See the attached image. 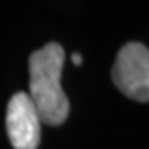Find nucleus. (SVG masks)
Listing matches in <instances>:
<instances>
[{
	"mask_svg": "<svg viewBox=\"0 0 149 149\" xmlns=\"http://www.w3.org/2000/svg\"><path fill=\"white\" fill-rule=\"evenodd\" d=\"M65 50L52 41L33 52L29 58V97L40 115V120L49 126H59L67 120L70 102L61 88V70Z\"/></svg>",
	"mask_w": 149,
	"mask_h": 149,
	"instance_id": "obj_1",
	"label": "nucleus"
},
{
	"mask_svg": "<svg viewBox=\"0 0 149 149\" xmlns=\"http://www.w3.org/2000/svg\"><path fill=\"white\" fill-rule=\"evenodd\" d=\"M111 79L126 97L138 102L149 99V50L146 45L131 41L117 54Z\"/></svg>",
	"mask_w": 149,
	"mask_h": 149,
	"instance_id": "obj_2",
	"label": "nucleus"
},
{
	"mask_svg": "<svg viewBox=\"0 0 149 149\" xmlns=\"http://www.w3.org/2000/svg\"><path fill=\"white\" fill-rule=\"evenodd\" d=\"M6 127L15 149H36L41 140V120L29 93L18 92L7 102Z\"/></svg>",
	"mask_w": 149,
	"mask_h": 149,
	"instance_id": "obj_3",
	"label": "nucleus"
},
{
	"mask_svg": "<svg viewBox=\"0 0 149 149\" xmlns=\"http://www.w3.org/2000/svg\"><path fill=\"white\" fill-rule=\"evenodd\" d=\"M72 61H74V65H76V67H79L81 65V54H77V52H76V54H72Z\"/></svg>",
	"mask_w": 149,
	"mask_h": 149,
	"instance_id": "obj_4",
	"label": "nucleus"
}]
</instances>
